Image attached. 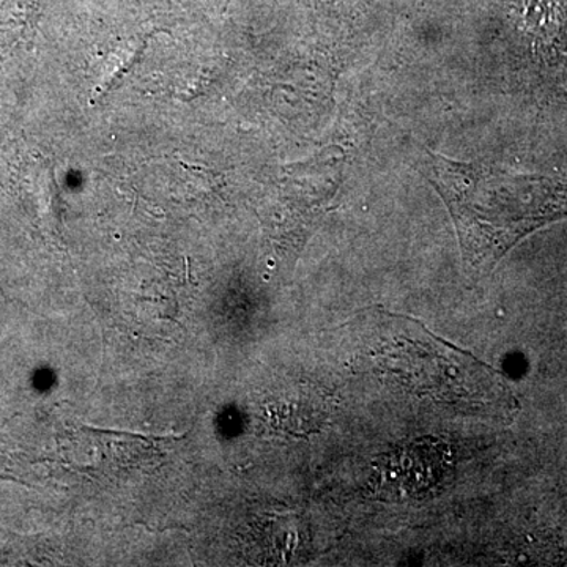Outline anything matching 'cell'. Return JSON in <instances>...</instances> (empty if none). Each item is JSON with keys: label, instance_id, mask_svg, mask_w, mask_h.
Returning <instances> with one entry per match:
<instances>
[{"label": "cell", "instance_id": "cell-2", "mask_svg": "<svg viewBox=\"0 0 567 567\" xmlns=\"http://www.w3.org/2000/svg\"><path fill=\"white\" fill-rule=\"evenodd\" d=\"M43 0H0V61L32 41Z\"/></svg>", "mask_w": 567, "mask_h": 567}, {"label": "cell", "instance_id": "cell-1", "mask_svg": "<svg viewBox=\"0 0 567 567\" xmlns=\"http://www.w3.org/2000/svg\"><path fill=\"white\" fill-rule=\"evenodd\" d=\"M431 183L453 216L470 274H491L511 249L567 218V177L513 174L431 153Z\"/></svg>", "mask_w": 567, "mask_h": 567}]
</instances>
